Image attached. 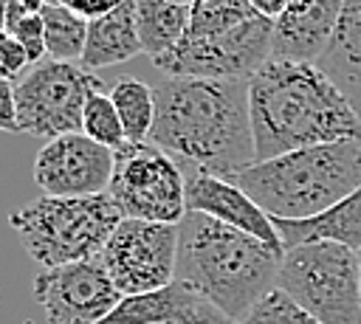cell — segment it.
I'll return each instance as SVG.
<instances>
[{
	"instance_id": "cell-19",
	"label": "cell",
	"mask_w": 361,
	"mask_h": 324,
	"mask_svg": "<svg viewBox=\"0 0 361 324\" xmlns=\"http://www.w3.org/2000/svg\"><path fill=\"white\" fill-rule=\"evenodd\" d=\"M135 25L144 54L158 59L178 48L180 39L189 34V6L164 0H135Z\"/></svg>"
},
{
	"instance_id": "cell-33",
	"label": "cell",
	"mask_w": 361,
	"mask_h": 324,
	"mask_svg": "<svg viewBox=\"0 0 361 324\" xmlns=\"http://www.w3.org/2000/svg\"><path fill=\"white\" fill-rule=\"evenodd\" d=\"M355 256H358V282H361V251H355Z\"/></svg>"
},
{
	"instance_id": "cell-23",
	"label": "cell",
	"mask_w": 361,
	"mask_h": 324,
	"mask_svg": "<svg viewBox=\"0 0 361 324\" xmlns=\"http://www.w3.org/2000/svg\"><path fill=\"white\" fill-rule=\"evenodd\" d=\"M6 34H11L28 54L31 65H39L45 54V23L42 0H14L6 14Z\"/></svg>"
},
{
	"instance_id": "cell-25",
	"label": "cell",
	"mask_w": 361,
	"mask_h": 324,
	"mask_svg": "<svg viewBox=\"0 0 361 324\" xmlns=\"http://www.w3.org/2000/svg\"><path fill=\"white\" fill-rule=\"evenodd\" d=\"M240 324H322V321H316L307 310H302L288 293L274 287L265 299H259L251 307V313Z\"/></svg>"
},
{
	"instance_id": "cell-16",
	"label": "cell",
	"mask_w": 361,
	"mask_h": 324,
	"mask_svg": "<svg viewBox=\"0 0 361 324\" xmlns=\"http://www.w3.org/2000/svg\"><path fill=\"white\" fill-rule=\"evenodd\" d=\"M144 54L135 25V0H124L113 11L90 20L87 25V42L79 65L85 70L110 68L118 62H127L133 56Z\"/></svg>"
},
{
	"instance_id": "cell-28",
	"label": "cell",
	"mask_w": 361,
	"mask_h": 324,
	"mask_svg": "<svg viewBox=\"0 0 361 324\" xmlns=\"http://www.w3.org/2000/svg\"><path fill=\"white\" fill-rule=\"evenodd\" d=\"M0 132H20L17 124V101H14V82L0 76Z\"/></svg>"
},
{
	"instance_id": "cell-5",
	"label": "cell",
	"mask_w": 361,
	"mask_h": 324,
	"mask_svg": "<svg viewBox=\"0 0 361 324\" xmlns=\"http://www.w3.org/2000/svg\"><path fill=\"white\" fill-rule=\"evenodd\" d=\"M124 214L110 194L51 197L42 194L8 214L20 245L42 268L93 259L102 254Z\"/></svg>"
},
{
	"instance_id": "cell-15",
	"label": "cell",
	"mask_w": 361,
	"mask_h": 324,
	"mask_svg": "<svg viewBox=\"0 0 361 324\" xmlns=\"http://www.w3.org/2000/svg\"><path fill=\"white\" fill-rule=\"evenodd\" d=\"M274 220V217H271ZM282 248H296L307 242H338L353 251H361V186L307 220H274Z\"/></svg>"
},
{
	"instance_id": "cell-29",
	"label": "cell",
	"mask_w": 361,
	"mask_h": 324,
	"mask_svg": "<svg viewBox=\"0 0 361 324\" xmlns=\"http://www.w3.org/2000/svg\"><path fill=\"white\" fill-rule=\"evenodd\" d=\"M45 3H56V6H65V8L87 17V20H96L107 11H113L116 6H121L124 0H45Z\"/></svg>"
},
{
	"instance_id": "cell-32",
	"label": "cell",
	"mask_w": 361,
	"mask_h": 324,
	"mask_svg": "<svg viewBox=\"0 0 361 324\" xmlns=\"http://www.w3.org/2000/svg\"><path fill=\"white\" fill-rule=\"evenodd\" d=\"M164 3H178V6H192L195 0H164Z\"/></svg>"
},
{
	"instance_id": "cell-31",
	"label": "cell",
	"mask_w": 361,
	"mask_h": 324,
	"mask_svg": "<svg viewBox=\"0 0 361 324\" xmlns=\"http://www.w3.org/2000/svg\"><path fill=\"white\" fill-rule=\"evenodd\" d=\"M14 0H0V31H6V14H8V6Z\"/></svg>"
},
{
	"instance_id": "cell-26",
	"label": "cell",
	"mask_w": 361,
	"mask_h": 324,
	"mask_svg": "<svg viewBox=\"0 0 361 324\" xmlns=\"http://www.w3.org/2000/svg\"><path fill=\"white\" fill-rule=\"evenodd\" d=\"M28 68H31V59H28L25 48L11 34L0 31V76L8 79V82L11 79L17 82L28 73Z\"/></svg>"
},
{
	"instance_id": "cell-18",
	"label": "cell",
	"mask_w": 361,
	"mask_h": 324,
	"mask_svg": "<svg viewBox=\"0 0 361 324\" xmlns=\"http://www.w3.org/2000/svg\"><path fill=\"white\" fill-rule=\"evenodd\" d=\"M197 299H200V293L195 287L175 279L172 285H166L161 290L124 296L116 304V310L107 318H102L99 324H164V321L180 316Z\"/></svg>"
},
{
	"instance_id": "cell-24",
	"label": "cell",
	"mask_w": 361,
	"mask_h": 324,
	"mask_svg": "<svg viewBox=\"0 0 361 324\" xmlns=\"http://www.w3.org/2000/svg\"><path fill=\"white\" fill-rule=\"evenodd\" d=\"M82 132L87 138H93L96 144L102 147H110V149H121L127 144V135H124V124L118 118V110L110 99V93H93L85 104V113H82Z\"/></svg>"
},
{
	"instance_id": "cell-9",
	"label": "cell",
	"mask_w": 361,
	"mask_h": 324,
	"mask_svg": "<svg viewBox=\"0 0 361 324\" xmlns=\"http://www.w3.org/2000/svg\"><path fill=\"white\" fill-rule=\"evenodd\" d=\"M271 56L274 23L257 14L226 34H186L178 48L152 59V65L166 79H251Z\"/></svg>"
},
{
	"instance_id": "cell-8",
	"label": "cell",
	"mask_w": 361,
	"mask_h": 324,
	"mask_svg": "<svg viewBox=\"0 0 361 324\" xmlns=\"http://www.w3.org/2000/svg\"><path fill=\"white\" fill-rule=\"evenodd\" d=\"M107 194L130 220L180 225L186 217V175L175 158L155 144H124Z\"/></svg>"
},
{
	"instance_id": "cell-30",
	"label": "cell",
	"mask_w": 361,
	"mask_h": 324,
	"mask_svg": "<svg viewBox=\"0 0 361 324\" xmlns=\"http://www.w3.org/2000/svg\"><path fill=\"white\" fill-rule=\"evenodd\" d=\"M259 17H265V20H271V23H276L288 8H293L299 0H245Z\"/></svg>"
},
{
	"instance_id": "cell-7",
	"label": "cell",
	"mask_w": 361,
	"mask_h": 324,
	"mask_svg": "<svg viewBox=\"0 0 361 324\" xmlns=\"http://www.w3.org/2000/svg\"><path fill=\"white\" fill-rule=\"evenodd\" d=\"M93 93H102V79L76 62L42 59L14 82L20 132L37 138H59L82 132V113Z\"/></svg>"
},
{
	"instance_id": "cell-27",
	"label": "cell",
	"mask_w": 361,
	"mask_h": 324,
	"mask_svg": "<svg viewBox=\"0 0 361 324\" xmlns=\"http://www.w3.org/2000/svg\"><path fill=\"white\" fill-rule=\"evenodd\" d=\"M226 321H231L223 310H217L209 299H197L195 304H189L180 316H175V318H169V321H164V324H226Z\"/></svg>"
},
{
	"instance_id": "cell-20",
	"label": "cell",
	"mask_w": 361,
	"mask_h": 324,
	"mask_svg": "<svg viewBox=\"0 0 361 324\" xmlns=\"http://www.w3.org/2000/svg\"><path fill=\"white\" fill-rule=\"evenodd\" d=\"M110 99L124 124L127 144H147L155 124V87L135 76H118Z\"/></svg>"
},
{
	"instance_id": "cell-3",
	"label": "cell",
	"mask_w": 361,
	"mask_h": 324,
	"mask_svg": "<svg viewBox=\"0 0 361 324\" xmlns=\"http://www.w3.org/2000/svg\"><path fill=\"white\" fill-rule=\"evenodd\" d=\"M178 234L175 279L195 287L231 321H243L276 287L285 251L197 211H186Z\"/></svg>"
},
{
	"instance_id": "cell-21",
	"label": "cell",
	"mask_w": 361,
	"mask_h": 324,
	"mask_svg": "<svg viewBox=\"0 0 361 324\" xmlns=\"http://www.w3.org/2000/svg\"><path fill=\"white\" fill-rule=\"evenodd\" d=\"M42 23H45V54L54 62H73L82 59L85 42H87V25L90 20L42 0Z\"/></svg>"
},
{
	"instance_id": "cell-6",
	"label": "cell",
	"mask_w": 361,
	"mask_h": 324,
	"mask_svg": "<svg viewBox=\"0 0 361 324\" xmlns=\"http://www.w3.org/2000/svg\"><path fill=\"white\" fill-rule=\"evenodd\" d=\"M276 287L322 324H361L358 256L347 245L307 242L288 248Z\"/></svg>"
},
{
	"instance_id": "cell-4",
	"label": "cell",
	"mask_w": 361,
	"mask_h": 324,
	"mask_svg": "<svg viewBox=\"0 0 361 324\" xmlns=\"http://www.w3.org/2000/svg\"><path fill=\"white\" fill-rule=\"evenodd\" d=\"M268 217L307 220L361 186V144H322L251 163L231 177Z\"/></svg>"
},
{
	"instance_id": "cell-10",
	"label": "cell",
	"mask_w": 361,
	"mask_h": 324,
	"mask_svg": "<svg viewBox=\"0 0 361 324\" xmlns=\"http://www.w3.org/2000/svg\"><path fill=\"white\" fill-rule=\"evenodd\" d=\"M178 237V225L124 217L99 259L121 296L161 290L175 282Z\"/></svg>"
},
{
	"instance_id": "cell-22",
	"label": "cell",
	"mask_w": 361,
	"mask_h": 324,
	"mask_svg": "<svg viewBox=\"0 0 361 324\" xmlns=\"http://www.w3.org/2000/svg\"><path fill=\"white\" fill-rule=\"evenodd\" d=\"M257 17L245 0H195L189 6V37L226 34Z\"/></svg>"
},
{
	"instance_id": "cell-12",
	"label": "cell",
	"mask_w": 361,
	"mask_h": 324,
	"mask_svg": "<svg viewBox=\"0 0 361 324\" xmlns=\"http://www.w3.org/2000/svg\"><path fill=\"white\" fill-rule=\"evenodd\" d=\"M116 169V149L96 144L85 132L45 141L34 158V180L51 197L107 194Z\"/></svg>"
},
{
	"instance_id": "cell-2",
	"label": "cell",
	"mask_w": 361,
	"mask_h": 324,
	"mask_svg": "<svg viewBox=\"0 0 361 324\" xmlns=\"http://www.w3.org/2000/svg\"><path fill=\"white\" fill-rule=\"evenodd\" d=\"M248 110L257 163L322 144H361L358 110L316 62L271 56L248 79Z\"/></svg>"
},
{
	"instance_id": "cell-14",
	"label": "cell",
	"mask_w": 361,
	"mask_h": 324,
	"mask_svg": "<svg viewBox=\"0 0 361 324\" xmlns=\"http://www.w3.org/2000/svg\"><path fill=\"white\" fill-rule=\"evenodd\" d=\"M344 0H299L274 23V56L319 62L341 20Z\"/></svg>"
},
{
	"instance_id": "cell-17",
	"label": "cell",
	"mask_w": 361,
	"mask_h": 324,
	"mask_svg": "<svg viewBox=\"0 0 361 324\" xmlns=\"http://www.w3.org/2000/svg\"><path fill=\"white\" fill-rule=\"evenodd\" d=\"M316 65L361 116V0H344L336 34Z\"/></svg>"
},
{
	"instance_id": "cell-11",
	"label": "cell",
	"mask_w": 361,
	"mask_h": 324,
	"mask_svg": "<svg viewBox=\"0 0 361 324\" xmlns=\"http://www.w3.org/2000/svg\"><path fill=\"white\" fill-rule=\"evenodd\" d=\"M34 299L48 324H99L124 299L102 259L42 268L34 276Z\"/></svg>"
},
{
	"instance_id": "cell-13",
	"label": "cell",
	"mask_w": 361,
	"mask_h": 324,
	"mask_svg": "<svg viewBox=\"0 0 361 324\" xmlns=\"http://www.w3.org/2000/svg\"><path fill=\"white\" fill-rule=\"evenodd\" d=\"M186 211L209 214V217H214V220H220V223H226L243 234L262 239L271 248L285 251L274 220L234 180L206 175V172L186 175Z\"/></svg>"
},
{
	"instance_id": "cell-34",
	"label": "cell",
	"mask_w": 361,
	"mask_h": 324,
	"mask_svg": "<svg viewBox=\"0 0 361 324\" xmlns=\"http://www.w3.org/2000/svg\"><path fill=\"white\" fill-rule=\"evenodd\" d=\"M226 324H240V321H226Z\"/></svg>"
},
{
	"instance_id": "cell-1",
	"label": "cell",
	"mask_w": 361,
	"mask_h": 324,
	"mask_svg": "<svg viewBox=\"0 0 361 324\" xmlns=\"http://www.w3.org/2000/svg\"><path fill=\"white\" fill-rule=\"evenodd\" d=\"M149 144L192 172L231 180L257 163L248 79H164Z\"/></svg>"
}]
</instances>
